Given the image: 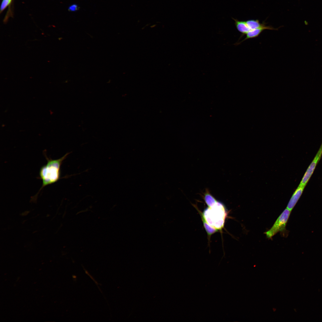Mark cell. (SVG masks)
I'll list each match as a JSON object with an SVG mask.
<instances>
[{"label":"cell","instance_id":"1","mask_svg":"<svg viewBox=\"0 0 322 322\" xmlns=\"http://www.w3.org/2000/svg\"><path fill=\"white\" fill-rule=\"evenodd\" d=\"M44 155L47 161L46 165L41 167L39 171V177L42 181V185L38 191L39 193L46 186L57 182L61 178V168L64 161L69 154L66 153L61 158L52 159Z\"/></svg>","mask_w":322,"mask_h":322},{"label":"cell","instance_id":"2","mask_svg":"<svg viewBox=\"0 0 322 322\" xmlns=\"http://www.w3.org/2000/svg\"><path fill=\"white\" fill-rule=\"evenodd\" d=\"M201 215L202 219L217 230L224 227L227 213L221 202L217 201L212 206L206 209Z\"/></svg>","mask_w":322,"mask_h":322},{"label":"cell","instance_id":"3","mask_svg":"<svg viewBox=\"0 0 322 322\" xmlns=\"http://www.w3.org/2000/svg\"><path fill=\"white\" fill-rule=\"evenodd\" d=\"M291 212L290 210L286 208L277 219L272 227L265 232L268 239H271L278 232H280L284 236H287L288 231L287 230L286 227Z\"/></svg>","mask_w":322,"mask_h":322},{"label":"cell","instance_id":"4","mask_svg":"<svg viewBox=\"0 0 322 322\" xmlns=\"http://www.w3.org/2000/svg\"><path fill=\"white\" fill-rule=\"evenodd\" d=\"M322 155V143L312 162L305 173L299 185L306 186Z\"/></svg>","mask_w":322,"mask_h":322},{"label":"cell","instance_id":"5","mask_svg":"<svg viewBox=\"0 0 322 322\" xmlns=\"http://www.w3.org/2000/svg\"><path fill=\"white\" fill-rule=\"evenodd\" d=\"M278 28H274L272 26H267L265 24L262 26L249 31L246 35V37L243 40L237 43L236 45L239 44L243 41L251 38H254L258 37L260 34L265 30H278Z\"/></svg>","mask_w":322,"mask_h":322},{"label":"cell","instance_id":"6","mask_svg":"<svg viewBox=\"0 0 322 322\" xmlns=\"http://www.w3.org/2000/svg\"><path fill=\"white\" fill-rule=\"evenodd\" d=\"M305 187L299 185L291 197L287 205V208L291 211L292 210L302 194Z\"/></svg>","mask_w":322,"mask_h":322},{"label":"cell","instance_id":"7","mask_svg":"<svg viewBox=\"0 0 322 322\" xmlns=\"http://www.w3.org/2000/svg\"><path fill=\"white\" fill-rule=\"evenodd\" d=\"M232 18L234 21L236 29L241 33L240 38L246 35L250 31L245 21H239L233 18Z\"/></svg>","mask_w":322,"mask_h":322},{"label":"cell","instance_id":"8","mask_svg":"<svg viewBox=\"0 0 322 322\" xmlns=\"http://www.w3.org/2000/svg\"><path fill=\"white\" fill-rule=\"evenodd\" d=\"M245 21L250 31L261 27L266 24L265 22L260 23L258 20H249Z\"/></svg>","mask_w":322,"mask_h":322},{"label":"cell","instance_id":"9","mask_svg":"<svg viewBox=\"0 0 322 322\" xmlns=\"http://www.w3.org/2000/svg\"><path fill=\"white\" fill-rule=\"evenodd\" d=\"M204 200L208 207H211L217 202V200L208 191H206L205 194Z\"/></svg>","mask_w":322,"mask_h":322},{"label":"cell","instance_id":"10","mask_svg":"<svg viewBox=\"0 0 322 322\" xmlns=\"http://www.w3.org/2000/svg\"><path fill=\"white\" fill-rule=\"evenodd\" d=\"M203 225L208 236H210L217 231V230L208 224L205 220L202 219Z\"/></svg>","mask_w":322,"mask_h":322},{"label":"cell","instance_id":"11","mask_svg":"<svg viewBox=\"0 0 322 322\" xmlns=\"http://www.w3.org/2000/svg\"><path fill=\"white\" fill-rule=\"evenodd\" d=\"M12 2L9 0H2L0 8V13H1L8 6H9Z\"/></svg>","mask_w":322,"mask_h":322},{"label":"cell","instance_id":"12","mask_svg":"<svg viewBox=\"0 0 322 322\" xmlns=\"http://www.w3.org/2000/svg\"><path fill=\"white\" fill-rule=\"evenodd\" d=\"M79 7L77 5L73 4L71 5L68 8V10L70 11H75L78 9Z\"/></svg>","mask_w":322,"mask_h":322},{"label":"cell","instance_id":"13","mask_svg":"<svg viewBox=\"0 0 322 322\" xmlns=\"http://www.w3.org/2000/svg\"><path fill=\"white\" fill-rule=\"evenodd\" d=\"M83 268L84 269V270L85 271V273L87 275H88L95 282V283L97 285V286H98V283L95 280V279L92 276H91V275H90L89 274V273H88V272L86 270H85L84 268V267H83Z\"/></svg>","mask_w":322,"mask_h":322},{"label":"cell","instance_id":"14","mask_svg":"<svg viewBox=\"0 0 322 322\" xmlns=\"http://www.w3.org/2000/svg\"><path fill=\"white\" fill-rule=\"evenodd\" d=\"M304 22H305V24H306V25L308 24V22L306 21H304Z\"/></svg>","mask_w":322,"mask_h":322},{"label":"cell","instance_id":"15","mask_svg":"<svg viewBox=\"0 0 322 322\" xmlns=\"http://www.w3.org/2000/svg\"><path fill=\"white\" fill-rule=\"evenodd\" d=\"M12 2V0H9Z\"/></svg>","mask_w":322,"mask_h":322}]
</instances>
